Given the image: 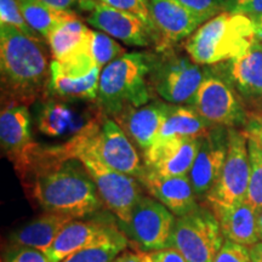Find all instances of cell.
I'll list each match as a JSON object with an SVG mask.
<instances>
[{"label": "cell", "instance_id": "1", "mask_svg": "<svg viewBox=\"0 0 262 262\" xmlns=\"http://www.w3.org/2000/svg\"><path fill=\"white\" fill-rule=\"evenodd\" d=\"M14 164L28 193L45 212L81 219L103 204L83 163L62 158L55 147L41 148L33 143Z\"/></svg>", "mask_w": 262, "mask_h": 262}, {"label": "cell", "instance_id": "2", "mask_svg": "<svg viewBox=\"0 0 262 262\" xmlns=\"http://www.w3.org/2000/svg\"><path fill=\"white\" fill-rule=\"evenodd\" d=\"M0 71L10 104L33 102L48 93L50 66L42 40L9 25H0Z\"/></svg>", "mask_w": 262, "mask_h": 262}, {"label": "cell", "instance_id": "3", "mask_svg": "<svg viewBox=\"0 0 262 262\" xmlns=\"http://www.w3.org/2000/svg\"><path fill=\"white\" fill-rule=\"evenodd\" d=\"M152 52H126L102 68L97 103L113 118L129 107H141L152 98L149 73Z\"/></svg>", "mask_w": 262, "mask_h": 262}, {"label": "cell", "instance_id": "4", "mask_svg": "<svg viewBox=\"0 0 262 262\" xmlns=\"http://www.w3.org/2000/svg\"><path fill=\"white\" fill-rule=\"evenodd\" d=\"M256 40L253 19L224 11L203 24L185 42L193 62L214 66L244 55Z\"/></svg>", "mask_w": 262, "mask_h": 262}, {"label": "cell", "instance_id": "5", "mask_svg": "<svg viewBox=\"0 0 262 262\" xmlns=\"http://www.w3.org/2000/svg\"><path fill=\"white\" fill-rule=\"evenodd\" d=\"M210 66H202L173 48L157 51L149 73L150 89L170 104H191Z\"/></svg>", "mask_w": 262, "mask_h": 262}, {"label": "cell", "instance_id": "6", "mask_svg": "<svg viewBox=\"0 0 262 262\" xmlns=\"http://www.w3.org/2000/svg\"><path fill=\"white\" fill-rule=\"evenodd\" d=\"M225 243L215 212L198 205L176 217L170 248L178 249L187 262H214Z\"/></svg>", "mask_w": 262, "mask_h": 262}, {"label": "cell", "instance_id": "7", "mask_svg": "<svg viewBox=\"0 0 262 262\" xmlns=\"http://www.w3.org/2000/svg\"><path fill=\"white\" fill-rule=\"evenodd\" d=\"M189 106L216 126L244 127L250 119L243 100L215 66L209 67L208 74Z\"/></svg>", "mask_w": 262, "mask_h": 262}, {"label": "cell", "instance_id": "8", "mask_svg": "<svg viewBox=\"0 0 262 262\" xmlns=\"http://www.w3.org/2000/svg\"><path fill=\"white\" fill-rule=\"evenodd\" d=\"M71 158L83 163L96 185L103 205L113 212L118 225L127 224L134 206L142 195L139 180L110 168L86 150H75L68 159Z\"/></svg>", "mask_w": 262, "mask_h": 262}, {"label": "cell", "instance_id": "9", "mask_svg": "<svg viewBox=\"0 0 262 262\" xmlns=\"http://www.w3.org/2000/svg\"><path fill=\"white\" fill-rule=\"evenodd\" d=\"M250 181L248 137L243 130L228 127V150L226 162L214 188L206 195L211 209L227 208L247 201Z\"/></svg>", "mask_w": 262, "mask_h": 262}, {"label": "cell", "instance_id": "10", "mask_svg": "<svg viewBox=\"0 0 262 262\" xmlns=\"http://www.w3.org/2000/svg\"><path fill=\"white\" fill-rule=\"evenodd\" d=\"M176 216L153 196L141 195L131 211L127 224L119 226L123 233L141 251L170 248Z\"/></svg>", "mask_w": 262, "mask_h": 262}, {"label": "cell", "instance_id": "11", "mask_svg": "<svg viewBox=\"0 0 262 262\" xmlns=\"http://www.w3.org/2000/svg\"><path fill=\"white\" fill-rule=\"evenodd\" d=\"M157 51L171 49L191 37L206 19L176 0H147Z\"/></svg>", "mask_w": 262, "mask_h": 262}, {"label": "cell", "instance_id": "12", "mask_svg": "<svg viewBox=\"0 0 262 262\" xmlns=\"http://www.w3.org/2000/svg\"><path fill=\"white\" fill-rule=\"evenodd\" d=\"M81 8L89 10L86 21L112 38L129 47L155 45V35L148 25L130 12L114 9L97 0H80Z\"/></svg>", "mask_w": 262, "mask_h": 262}, {"label": "cell", "instance_id": "13", "mask_svg": "<svg viewBox=\"0 0 262 262\" xmlns=\"http://www.w3.org/2000/svg\"><path fill=\"white\" fill-rule=\"evenodd\" d=\"M228 150V127L215 126L201 137V146L188 173L196 198H206L220 179Z\"/></svg>", "mask_w": 262, "mask_h": 262}, {"label": "cell", "instance_id": "14", "mask_svg": "<svg viewBox=\"0 0 262 262\" xmlns=\"http://www.w3.org/2000/svg\"><path fill=\"white\" fill-rule=\"evenodd\" d=\"M214 66L234 88L245 107L253 110L250 117L254 116L262 100V41L256 39L244 55Z\"/></svg>", "mask_w": 262, "mask_h": 262}, {"label": "cell", "instance_id": "15", "mask_svg": "<svg viewBox=\"0 0 262 262\" xmlns=\"http://www.w3.org/2000/svg\"><path fill=\"white\" fill-rule=\"evenodd\" d=\"M201 146V139L173 137L157 142L143 153L147 171L159 176H188Z\"/></svg>", "mask_w": 262, "mask_h": 262}, {"label": "cell", "instance_id": "16", "mask_svg": "<svg viewBox=\"0 0 262 262\" xmlns=\"http://www.w3.org/2000/svg\"><path fill=\"white\" fill-rule=\"evenodd\" d=\"M67 102L54 98L40 104L37 112V126L40 133L49 137L72 139L94 119L106 114L98 103L90 110L81 111Z\"/></svg>", "mask_w": 262, "mask_h": 262}, {"label": "cell", "instance_id": "17", "mask_svg": "<svg viewBox=\"0 0 262 262\" xmlns=\"http://www.w3.org/2000/svg\"><path fill=\"white\" fill-rule=\"evenodd\" d=\"M172 104L165 101H153L141 107H129L117 114L114 120L143 153L156 142Z\"/></svg>", "mask_w": 262, "mask_h": 262}, {"label": "cell", "instance_id": "18", "mask_svg": "<svg viewBox=\"0 0 262 262\" xmlns=\"http://www.w3.org/2000/svg\"><path fill=\"white\" fill-rule=\"evenodd\" d=\"M117 231L119 228L108 222L74 219L62 229L45 255L50 262H61L70 255L108 238Z\"/></svg>", "mask_w": 262, "mask_h": 262}, {"label": "cell", "instance_id": "19", "mask_svg": "<svg viewBox=\"0 0 262 262\" xmlns=\"http://www.w3.org/2000/svg\"><path fill=\"white\" fill-rule=\"evenodd\" d=\"M139 181L176 217L188 214L198 206L188 176H159L146 170Z\"/></svg>", "mask_w": 262, "mask_h": 262}, {"label": "cell", "instance_id": "20", "mask_svg": "<svg viewBox=\"0 0 262 262\" xmlns=\"http://www.w3.org/2000/svg\"><path fill=\"white\" fill-rule=\"evenodd\" d=\"M0 142L12 160L21 157L33 145L31 113L26 104L11 103L0 114Z\"/></svg>", "mask_w": 262, "mask_h": 262}, {"label": "cell", "instance_id": "21", "mask_svg": "<svg viewBox=\"0 0 262 262\" xmlns=\"http://www.w3.org/2000/svg\"><path fill=\"white\" fill-rule=\"evenodd\" d=\"M211 210L217 217L225 239L247 245L249 248L260 242L257 234L256 211L248 201Z\"/></svg>", "mask_w": 262, "mask_h": 262}, {"label": "cell", "instance_id": "22", "mask_svg": "<svg viewBox=\"0 0 262 262\" xmlns=\"http://www.w3.org/2000/svg\"><path fill=\"white\" fill-rule=\"evenodd\" d=\"M101 68H96L86 77H70L62 73L57 63H50V81L48 94L54 98L68 102H93L97 101Z\"/></svg>", "mask_w": 262, "mask_h": 262}, {"label": "cell", "instance_id": "23", "mask_svg": "<svg viewBox=\"0 0 262 262\" xmlns=\"http://www.w3.org/2000/svg\"><path fill=\"white\" fill-rule=\"evenodd\" d=\"M73 220L71 216L45 212L14 232L12 243L19 247L37 249L45 254L62 229Z\"/></svg>", "mask_w": 262, "mask_h": 262}, {"label": "cell", "instance_id": "24", "mask_svg": "<svg viewBox=\"0 0 262 262\" xmlns=\"http://www.w3.org/2000/svg\"><path fill=\"white\" fill-rule=\"evenodd\" d=\"M90 33L80 17L58 26L48 38L54 60L64 63L90 51Z\"/></svg>", "mask_w": 262, "mask_h": 262}, {"label": "cell", "instance_id": "25", "mask_svg": "<svg viewBox=\"0 0 262 262\" xmlns=\"http://www.w3.org/2000/svg\"><path fill=\"white\" fill-rule=\"evenodd\" d=\"M215 126L204 119L192 106H172L155 143L173 137L201 139Z\"/></svg>", "mask_w": 262, "mask_h": 262}, {"label": "cell", "instance_id": "26", "mask_svg": "<svg viewBox=\"0 0 262 262\" xmlns=\"http://www.w3.org/2000/svg\"><path fill=\"white\" fill-rule=\"evenodd\" d=\"M18 4L32 31L47 40L58 26L79 18V16L71 10L55 9L41 0H18Z\"/></svg>", "mask_w": 262, "mask_h": 262}, {"label": "cell", "instance_id": "27", "mask_svg": "<svg viewBox=\"0 0 262 262\" xmlns=\"http://www.w3.org/2000/svg\"><path fill=\"white\" fill-rule=\"evenodd\" d=\"M127 243L129 238L123 233L122 229H119L108 238L81 249L61 262H112L125 250Z\"/></svg>", "mask_w": 262, "mask_h": 262}, {"label": "cell", "instance_id": "28", "mask_svg": "<svg viewBox=\"0 0 262 262\" xmlns=\"http://www.w3.org/2000/svg\"><path fill=\"white\" fill-rule=\"evenodd\" d=\"M247 137L250 159V181L247 201L257 212L262 209V145L253 137Z\"/></svg>", "mask_w": 262, "mask_h": 262}, {"label": "cell", "instance_id": "29", "mask_svg": "<svg viewBox=\"0 0 262 262\" xmlns=\"http://www.w3.org/2000/svg\"><path fill=\"white\" fill-rule=\"evenodd\" d=\"M90 52L100 68L106 67L116 58L126 54L125 49L118 44L111 35L93 29L90 33Z\"/></svg>", "mask_w": 262, "mask_h": 262}, {"label": "cell", "instance_id": "30", "mask_svg": "<svg viewBox=\"0 0 262 262\" xmlns=\"http://www.w3.org/2000/svg\"><path fill=\"white\" fill-rule=\"evenodd\" d=\"M0 25L12 26V27H16L24 32L25 34L39 38L37 33L33 32L26 22L25 16L19 8L18 0H0Z\"/></svg>", "mask_w": 262, "mask_h": 262}, {"label": "cell", "instance_id": "31", "mask_svg": "<svg viewBox=\"0 0 262 262\" xmlns=\"http://www.w3.org/2000/svg\"><path fill=\"white\" fill-rule=\"evenodd\" d=\"M97 2L103 3L108 6H112L114 9L122 10V11L130 12V14L137 16L148 25L153 32L152 19L149 16V9H148V2L147 0H97ZM155 35V33H153Z\"/></svg>", "mask_w": 262, "mask_h": 262}, {"label": "cell", "instance_id": "32", "mask_svg": "<svg viewBox=\"0 0 262 262\" xmlns=\"http://www.w3.org/2000/svg\"><path fill=\"white\" fill-rule=\"evenodd\" d=\"M176 2L209 21L226 10L228 0H176Z\"/></svg>", "mask_w": 262, "mask_h": 262}, {"label": "cell", "instance_id": "33", "mask_svg": "<svg viewBox=\"0 0 262 262\" xmlns=\"http://www.w3.org/2000/svg\"><path fill=\"white\" fill-rule=\"evenodd\" d=\"M214 262H251L250 248L225 239Z\"/></svg>", "mask_w": 262, "mask_h": 262}, {"label": "cell", "instance_id": "34", "mask_svg": "<svg viewBox=\"0 0 262 262\" xmlns=\"http://www.w3.org/2000/svg\"><path fill=\"white\" fill-rule=\"evenodd\" d=\"M4 262H50L42 251L28 247L15 245L6 254Z\"/></svg>", "mask_w": 262, "mask_h": 262}, {"label": "cell", "instance_id": "35", "mask_svg": "<svg viewBox=\"0 0 262 262\" xmlns=\"http://www.w3.org/2000/svg\"><path fill=\"white\" fill-rule=\"evenodd\" d=\"M226 11L243 14L249 17L262 15V0H228Z\"/></svg>", "mask_w": 262, "mask_h": 262}, {"label": "cell", "instance_id": "36", "mask_svg": "<svg viewBox=\"0 0 262 262\" xmlns=\"http://www.w3.org/2000/svg\"><path fill=\"white\" fill-rule=\"evenodd\" d=\"M142 262H187L183 255L175 248H165L160 250L148 251L143 255Z\"/></svg>", "mask_w": 262, "mask_h": 262}, {"label": "cell", "instance_id": "37", "mask_svg": "<svg viewBox=\"0 0 262 262\" xmlns=\"http://www.w3.org/2000/svg\"><path fill=\"white\" fill-rule=\"evenodd\" d=\"M243 131L245 135L253 137L262 145V116H251Z\"/></svg>", "mask_w": 262, "mask_h": 262}, {"label": "cell", "instance_id": "38", "mask_svg": "<svg viewBox=\"0 0 262 262\" xmlns=\"http://www.w3.org/2000/svg\"><path fill=\"white\" fill-rule=\"evenodd\" d=\"M41 2L58 10H71L80 0H41Z\"/></svg>", "mask_w": 262, "mask_h": 262}, {"label": "cell", "instance_id": "39", "mask_svg": "<svg viewBox=\"0 0 262 262\" xmlns=\"http://www.w3.org/2000/svg\"><path fill=\"white\" fill-rule=\"evenodd\" d=\"M143 255L145 253H124L120 254L119 256L114 258L112 262H142L143 261Z\"/></svg>", "mask_w": 262, "mask_h": 262}, {"label": "cell", "instance_id": "40", "mask_svg": "<svg viewBox=\"0 0 262 262\" xmlns=\"http://www.w3.org/2000/svg\"><path fill=\"white\" fill-rule=\"evenodd\" d=\"M250 256L251 262H262V242L250 247Z\"/></svg>", "mask_w": 262, "mask_h": 262}, {"label": "cell", "instance_id": "41", "mask_svg": "<svg viewBox=\"0 0 262 262\" xmlns=\"http://www.w3.org/2000/svg\"><path fill=\"white\" fill-rule=\"evenodd\" d=\"M253 19L255 26V34H256L257 40L262 41V15L255 16V17H250Z\"/></svg>", "mask_w": 262, "mask_h": 262}, {"label": "cell", "instance_id": "42", "mask_svg": "<svg viewBox=\"0 0 262 262\" xmlns=\"http://www.w3.org/2000/svg\"><path fill=\"white\" fill-rule=\"evenodd\" d=\"M256 224L258 239H260V242H262V209L256 212Z\"/></svg>", "mask_w": 262, "mask_h": 262}, {"label": "cell", "instance_id": "43", "mask_svg": "<svg viewBox=\"0 0 262 262\" xmlns=\"http://www.w3.org/2000/svg\"><path fill=\"white\" fill-rule=\"evenodd\" d=\"M254 116H262V100H261L260 104H258V107H257V111H256V113H255Z\"/></svg>", "mask_w": 262, "mask_h": 262}]
</instances>
